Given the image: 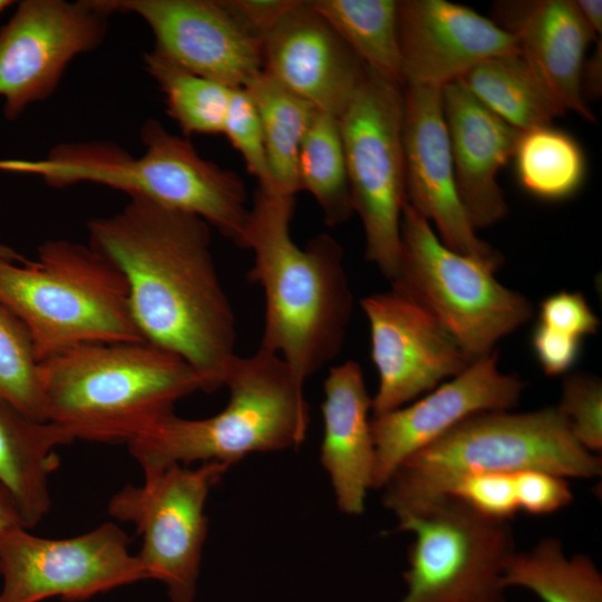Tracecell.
<instances>
[{"mask_svg":"<svg viewBox=\"0 0 602 602\" xmlns=\"http://www.w3.org/2000/svg\"><path fill=\"white\" fill-rule=\"evenodd\" d=\"M88 244L123 274L134 321L147 342L168 350L223 386L236 356V322L201 217L140 197L91 219Z\"/></svg>","mask_w":602,"mask_h":602,"instance_id":"6da1fadb","label":"cell"},{"mask_svg":"<svg viewBox=\"0 0 602 602\" xmlns=\"http://www.w3.org/2000/svg\"><path fill=\"white\" fill-rule=\"evenodd\" d=\"M295 197L254 194L245 232L247 279L264 294L260 349L280 356L304 382L340 353L353 309L343 250L320 233L301 247L290 224Z\"/></svg>","mask_w":602,"mask_h":602,"instance_id":"7a4b0ae2","label":"cell"},{"mask_svg":"<svg viewBox=\"0 0 602 602\" xmlns=\"http://www.w3.org/2000/svg\"><path fill=\"white\" fill-rule=\"evenodd\" d=\"M45 419L74 440L129 444L206 379L145 340L91 342L40 361Z\"/></svg>","mask_w":602,"mask_h":602,"instance_id":"3957f363","label":"cell"},{"mask_svg":"<svg viewBox=\"0 0 602 602\" xmlns=\"http://www.w3.org/2000/svg\"><path fill=\"white\" fill-rule=\"evenodd\" d=\"M140 138L145 152L138 157L95 140L58 145L40 159H9L4 168L56 188L93 183L193 214L245 249L250 207L243 179L201 157L188 139L156 119L145 122Z\"/></svg>","mask_w":602,"mask_h":602,"instance_id":"277c9868","label":"cell"},{"mask_svg":"<svg viewBox=\"0 0 602 602\" xmlns=\"http://www.w3.org/2000/svg\"><path fill=\"white\" fill-rule=\"evenodd\" d=\"M527 469L594 478L602 460L574 438L556 406L480 412L405 459L383 485L382 503L398 517L445 496L464 476Z\"/></svg>","mask_w":602,"mask_h":602,"instance_id":"5b68a950","label":"cell"},{"mask_svg":"<svg viewBox=\"0 0 602 602\" xmlns=\"http://www.w3.org/2000/svg\"><path fill=\"white\" fill-rule=\"evenodd\" d=\"M303 385L275 353L258 348L236 355L224 376L230 396L220 412L201 419L171 412L127 444L129 453L146 473L192 462L231 466L251 453L298 447L309 426Z\"/></svg>","mask_w":602,"mask_h":602,"instance_id":"8992f818","label":"cell"},{"mask_svg":"<svg viewBox=\"0 0 602 602\" xmlns=\"http://www.w3.org/2000/svg\"><path fill=\"white\" fill-rule=\"evenodd\" d=\"M0 302L26 328L39 362L84 343L144 340L123 274L88 243L55 239L33 261L0 258Z\"/></svg>","mask_w":602,"mask_h":602,"instance_id":"52a82bcc","label":"cell"},{"mask_svg":"<svg viewBox=\"0 0 602 602\" xmlns=\"http://www.w3.org/2000/svg\"><path fill=\"white\" fill-rule=\"evenodd\" d=\"M495 271L446 246L407 202L391 289L423 307L473 361L533 315L530 300L496 280Z\"/></svg>","mask_w":602,"mask_h":602,"instance_id":"ba28073f","label":"cell"},{"mask_svg":"<svg viewBox=\"0 0 602 602\" xmlns=\"http://www.w3.org/2000/svg\"><path fill=\"white\" fill-rule=\"evenodd\" d=\"M404 86L366 67L339 117L353 212L365 233V255L390 282L400 252L407 202L402 149Z\"/></svg>","mask_w":602,"mask_h":602,"instance_id":"9c48e42d","label":"cell"},{"mask_svg":"<svg viewBox=\"0 0 602 602\" xmlns=\"http://www.w3.org/2000/svg\"><path fill=\"white\" fill-rule=\"evenodd\" d=\"M397 518L415 536L399 602H506L503 572L515 552L508 522L450 495Z\"/></svg>","mask_w":602,"mask_h":602,"instance_id":"30bf717a","label":"cell"},{"mask_svg":"<svg viewBox=\"0 0 602 602\" xmlns=\"http://www.w3.org/2000/svg\"><path fill=\"white\" fill-rule=\"evenodd\" d=\"M229 468L221 462L194 469L169 465L144 473L143 484L126 485L108 502L109 515L142 535L136 555L147 580L162 582L172 602H194L207 532L205 502Z\"/></svg>","mask_w":602,"mask_h":602,"instance_id":"8fae6325","label":"cell"},{"mask_svg":"<svg viewBox=\"0 0 602 602\" xmlns=\"http://www.w3.org/2000/svg\"><path fill=\"white\" fill-rule=\"evenodd\" d=\"M126 533L107 522L78 536L45 538L17 527L0 534V602H78L147 580Z\"/></svg>","mask_w":602,"mask_h":602,"instance_id":"7c38bea8","label":"cell"},{"mask_svg":"<svg viewBox=\"0 0 602 602\" xmlns=\"http://www.w3.org/2000/svg\"><path fill=\"white\" fill-rule=\"evenodd\" d=\"M108 16L94 0H26L0 29V96L12 120L45 100L77 56L96 49Z\"/></svg>","mask_w":602,"mask_h":602,"instance_id":"4fadbf2b","label":"cell"},{"mask_svg":"<svg viewBox=\"0 0 602 602\" xmlns=\"http://www.w3.org/2000/svg\"><path fill=\"white\" fill-rule=\"evenodd\" d=\"M370 329V353L378 371L372 416L414 401L462 372L470 359L418 303L389 290L360 300Z\"/></svg>","mask_w":602,"mask_h":602,"instance_id":"5bb4252c","label":"cell"},{"mask_svg":"<svg viewBox=\"0 0 602 602\" xmlns=\"http://www.w3.org/2000/svg\"><path fill=\"white\" fill-rule=\"evenodd\" d=\"M402 149L407 203L446 246L496 271L503 255L477 236L457 191L441 88L404 85Z\"/></svg>","mask_w":602,"mask_h":602,"instance_id":"9a60e30c","label":"cell"},{"mask_svg":"<svg viewBox=\"0 0 602 602\" xmlns=\"http://www.w3.org/2000/svg\"><path fill=\"white\" fill-rule=\"evenodd\" d=\"M107 16L133 13L153 32L159 55L229 88L262 71V42L222 0H94Z\"/></svg>","mask_w":602,"mask_h":602,"instance_id":"2e32d148","label":"cell"},{"mask_svg":"<svg viewBox=\"0 0 602 602\" xmlns=\"http://www.w3.org/2000/svg\"><path fill=\"white\" fill-rule=\"evenodd\" d=\"M497 361L495 349L474 359L462 372L410 405L372 416L376 457L372 488H382L405 459L463 420L517 405L525 382L516 375L503 372Z\"/></svg>","mask_w":602,"mask_h":602,"instance_id":"e0dca14e","label":"cell"},{"mask_svg":"<svg viewBox=\"0 0 602 602\" xmlns=\"http://www.w3.org/2000/svg\"><path fill=\"white\" fill-rule=\"evenodd\" d=\"M262 70L319 111L339 118L366 66L310 0H298L262 39Z\"/></svg>","mask_w":602,"mask_h":602,"instance_id":"ac0fdd59","label":"cell"},{"mask_svg":"<svg viewBox=\"0 0 602 602\" xmlns=\"http://www.w3.org/2000/svg\"><path fill=\"white\" fill-rule=\"evenodd\" d=\"M398 41L405 84L438 88L488 58L520 54L512 33L446 0H399Z\"/></svg>","mask_w":602,"mask_h":602,"instance_id":"d6986e66","label":"cell"},{"mask_svg":"<svg viewBox=\"0 0 602 602\" xmlns=\"http://www.w3.org/2000/svg\"><path fill=\"white\" fill-rule=\"evenodd\" d=\"M492 20L512 33L534 76L564 110L595 122L581 89L586 50L596 37L575 0H501Z\"/></svg>","mask_w":602,"mask_h":602,"instance_id":"ffe728a7","label":"cell"},{"mask_svg":"<svg viewBox=\"0 0 602 602\" xmlns=\"http://www.w3.org/2000/svg\"><path fill=\"white\" fill-rule=\"evenodd\" d=\"M441 100L462 204L475 230L492 226L508 213L496 176L512 159L521 132L482 105L459 80L441 88Z\"/></svg>","mask_w":602,"mask_h":602,"instance_id":"44dd1931","label":"cell"},{"mask_svg":"<svg viewBox=\"0 0 602 602\" xmlns=\"http://www.w3.org/2000/svg\"><path fill=\"white\" fill-rule=\"evenodd\" d=\"M321 405L323 439L320 459L327 470L340 511L359 515L372 488L375 444L371 431V397L362 369L347 360L332 366L323 383Z\"/></svg>","mask_w":602,"mask_h":602,"instance_id":"7402d4cb","label":"cell"},{"mask_svg":"<svg viewBox=\"0 0 602 602\" xmlns=\"http://www.w3.org/2000/svg\"><path fill=\"white\" fill-rule=\"evenodd\" d=\"M72 441L61 427L0 402V484L25 528L35 527L49 512V476L59 465L56 449Z\"/></svg>","mask_w":602,"mask_h":602,"instance_id":"603a6c76","label":"cell"},{"mask_svg":"<svg viewBox=\"0 0 602 602\" xmlns=\"http://www.w3.org/2000/svg\"><path fill=\"white\" fill-rule=\"evenodd\" d=\"M458 80L482 105L520 132L551 125L565 114L520 54L488 58Z\"/></svg>","mask_w":602,"mask_h":602,"instance_id":"cb8c5ba5","label":"cell"},{"mask_svg":"<svg viewBox=\"0 0 602 602\" xmlns=\"http://www.w3.org/2000/svg\"><path fill=\"white\" fill-rule=\"evenodd\" d=\"M243 89L253 101L261 122L273 191L295 197L300 192V146L318 109L263 70Z\"/></svg>","mask_w":602,"mask_h":602,"instance_id":"d4e9b609","label":"cell"},{"mask_svg":"<svg viewBox=\"0 0 602 602\" xmlns=\"http://www.w3.org/2000/svg\"><path fill=\"white\" fill-rule=\"evenodd\" d=\"M370 70L405 85L398 41V0H310Z\"/></svg>","mask_w":602,"mask_h":602,"instance_id":"484cf974","label":"cell"},{"mask_svg":"<svg viewBox=\"0 0 602 602\" xmlns=\"http://www.w3.org/2000/svg\"><path fill=\"white\" fill-rule=\"evenodd\" d=\"M503 582L527 589L543 602H602V575L583 554L569 557L563 544L545 537L526 552L508 559Z\"/></svg>","mask_w":602,"mask_h":602,"instance_id":"4316f807","label":"cell"},{"mask_svg":"<svg viewBox=\"0 0 602 602\" xmlns=\"http://www.w3.org/2000/svg\"><path fill=\"white\" fill-rule=\"evenodd\" d=\"M512 159L522 188L542 201L570 198L585 178L582 147L572 135L552 124L521 132Z\"/></svg>","mask_w":602,"mask_h":602,"instance_id":"83f0119b","label":"cell"},{"mask_svg":"<svg viewBox=\"0 0 602 602\" xmlns=\"http://www.w3.org/2000/svg\"><path fill=\"white\" fill-rule=\"evenodd\" d=\"M300 191L320 206L327 225L337 226L353 214L339 118L317 110L298 157Z\"/></svg>","mask_w":602,"mask_h":602,"instance_id":"f1b7e54d","label":"cell"},{"mask_svg":"<svg viewBox=\"0 0 602 602\" xmlns=\"http://www.w3.org/2000/svg\"><path fill=\"white\" fill-rule=\"evenodd\" d=\"M166 111L185 135L222 134L232 88L192 72L155 50L144 56Z\"/></svg>","mask_w":602,"mask_h":602,"instance_id":"f546056e","label":"cell"},{"mask_svg":"<svg viewBox=\"0 0 602 602\" xmlns=\"http://www.w3.org/2000/svg\"><path fill=\"white\" fill-rule=\"evenodd\" d=\"M39 363L26 328L0 302V402L47 421Z\"/></svg>","mask_w":602,"mask_h":602,"instance_id":"4dcf8cb0","label":"cell"},{"mask_svg":"<svg viewBox=\"0 0 602 602\" xmlns=\"http://www.w3.org/2000/svg\"><path fill=\"white\" fill-rule=\"evenodd\" d=\"M241 154L246 169L258 179L260 188L274 192L265 142L256 108L243 88H233L223 133Z\"/></svg>","mask_w":602,"mask_h":602,"instance_id":"1f68e13d","label":"cell"},{"mask_svg":"<svg viewBox=\"0 0 602 602\" xmlns=\"http://www.w3.org/2000/svg\"><path fill=\"white\" fill-rule=\"evenodd\" d=\"M567 420L574 438L589 452L602 448V382L594 375L569 373L562 382L556 406Z\"/></svg>","mask_w":602,"mask_h":602,"instance_id":"d6a6232c","label":"cell"},{"mask_svg":"<svg viewBox=\"0 0 602 602\" xmlns=\"http://www.w3.org/2000/svg\"><path fill=\"white\" fill-rule=\"evenodd\" d=\"M446 495L492 520L508 522L518 511L513 474H470L454 483Z\"/></svg>","mask_w":602,"mask_h":602,"instance_id":"836d02e7","label":"cell"},{"mask_svg":"<svg viewBox=\"0 0 602 602\" xmlns=\"http://www.w3.org/2000/svg\"><path fill=\"white\" fill-rule=\"evenodd\" d=\"M513 477L518 511L547 515L573 501L570 484L563 476L527 469L513 474Z\"/></svg>","mask_w":602,"mask_h":602,"instance_id":"e575fe53","label":"cell"},{"mask_svg":"<svg viewBox=\"0 0 602 602\" xmlns=\"http://www.w3.org/2000/svg\"><path fill=\"white\" fill-rule=\"evenodd\" d=\"M541 323L560 332L582 339L595 334L600 320L581 292L559 291L540 304Z\"/></svg>","mask_w":602,"mask_h":602,"instance_id":"d590c367","label":"cell"},{"mask_svg":"<svg viewBox=\"0 0 602 602\" xmlns=\"http://www.w3.org/2000/svg\"><path fill=\"white\" fill-rule=\"evenodd\" d=\"M532 347L543 371L548 376L567 372L581 351V339L538 322L532 333Z\"/></svg>","mask_w":602,"mask_h":602,"instance_id":"8d00e7d4","label":"cell"},{"mask_svg":"<svg viewBox=\"0 0 602 602\" xmlns=\"http://www.w3.org/2000/svg\"><path fill=\"white\" fill-rule=\"evenodd\" d=\"M229 11L261 40L298 0H222Z\"/></svg>","mask_w":602,"mask_h":602,"instance_id":"74e56055","label":"cell"},{"mask_svg":"<svg viewBox=\"0 0 602 602\" xmlns=\"http://www.w3.org/2000/svg\"><path fill=\"white\" fill-rule=\"evenodd\" d=\"M592 54L585 58L582 75L581 89L585 101L596 100L602 94V38L595 42Z\"/></svg>","mask_w":602,"mask_h":602,"instance_id":"f35d334b","label":"cell"},{"mask_svg":"<svg viewBox=\"0 0 602 602\" xmlns=\"http://www.w3.org/2000/svg\"><path fill=\"white\" fill-rule=\"evenodd\" d=\"M17 527H23L20 514L11 495L0 484V534Z\"/></svg>","mask_w":602,"mask_h":602,"instance_id":"ab89813d","label":"cell"},{"mask_svg":"<svg viewBox=\"0 0 602 602\" xmlns=\"http://www.w3.org/2000/svg\"><path fill=\"white\" fill-rule=\"evenodd\" d=\"M575 3L592 32L602 37V1L575 0Z\"/></svg>","mask_w":602,"mask_h":602,"instance_id":"60d3db41","label":"cell"},{"mask_svg":"<svg viewBox=\"0 0 602 602\" xmlns=\"http://www.w3.org/2000/svg\"><path fill=\"white\" fill-rule=\"evenodd\" d=\"M0 258L12 262H26L27 259L9 246L0 244Z\"/></svg>","mask_w":602,"mask_h":602,"instance_id":"b9f144b4","label":"cell"},{"mask_svg":"<svg viewBox=\"0 0 602 602\" xmlns=\"http://www.w3.org/2000/svg\"><path fill=\"white\" fill-rule=\"evenodd\" d=\"M12 2L8 0H0V11L9 7Z\"/></svg>","mask_w":602,"mask_h":602,"instance_id":"7bdbcfd3","label":"cell"}]
</instances>
